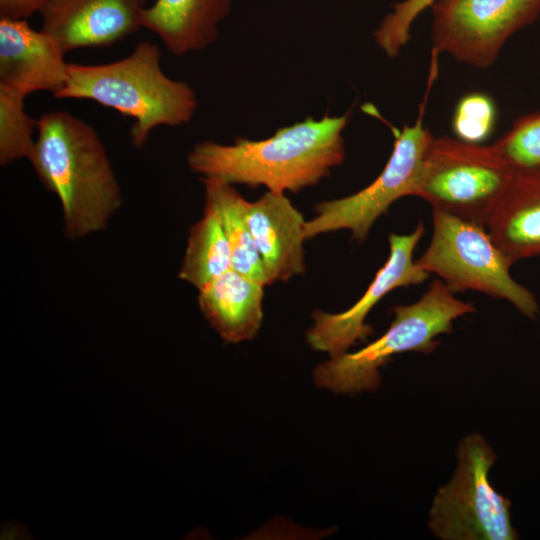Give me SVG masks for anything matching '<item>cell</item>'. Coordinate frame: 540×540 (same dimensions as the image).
<instances>
[{
  "mask_svg": "<svg viewBox=\"0 0 540 540\" xmlns=\"http://www.w3.org/2000/svg\"><path fill=\"white\" fill-rule=\"evenodd\" d=\"M350 112L326 115L278 129L263 140L236 138L232 145L203 141L189 152L190 169L202 178L276 193L316 185L345 158L342 132Z\"/></svg>",
  "mask_w": 540,
  "mask_h": 540,
  "instance_id": "obj_1",
  "label": "cell"
},
{
  "mask_svg": "<svg viewBox=\"0 0 540 540\" xmlns=\"http://www.w3.org/2000/svg\"><path fill=\"white\" fill-rule=\"evenodd\" d=\"M28 160L43 186L61 204L65 233L79 239L103 230L122 195L105 147L95 129L66 111L37 119Z\"/></svg>",
  "mask_w": 540,
  "mask_h": 540,
  "instance_id": "obj_2",
  "label": "cell"
},
{
  "mask_svg": "<svg viewBox=\"0 0 540 540\" xmlns=\"http://www.w3.org/2000/svg\"><path fill=\"white\" fill-rule=\"evenodd\" d=\"M158 45L143 41L130 55L98 65L69 63L56 99H87L134 119L131 144L142 148L158 126H179L197 109L193 89L169 78L160 65Z\"/></svg>",
  "mask_w": 540,
  "mask_h": 540,
  "instance_id": "obj_3",
  "label": "cell"
},
{
  "mask_svg": "<svg viewBox=\"0 0 540 540\" xmlns=\"http://www.w3.org/2000/svg\"><path fill=\"white\" fill-rule=\"evenodd\" d=\"M454 294L441 279H435L418 301L393 307L394 319L378 339L319 364L314 370L315 384L340 394L376 390L381 384L379 369L393 356L433 352L439 345L437 336L451 333L454 320L476 311Z\"/></svg>",
  "mask_w": 540,
  "mask_h": 540,
  "instance_id": "obj_4",
  "label": "cell"
},
{
  "mask_svg": "<svg viewBox=\"0 0 540 540\" xmlns=\"http://www.w3.org/2000/svg\"><path fill=\"white\" fill-rule=\"evenodd\" d=\"M515 172L492 145L433 137L413 196L426 200L434 209L485 226Z\"/></svg>",
  "mask_w": 540,
  "mask_h": 540,
  "instance_id": "obj_5",
  "label": "cell"
},
{
  "mask_svg": "<svg viewBox=\"0 0 540 540\" xmlns=\"http://www.w3.org/2000/svg\"><path fill=\"white\" fill-rule=\"evenodd\" d=\"M433 233L416 263L455 292L473 290L504 299L529 319L539 315L535 295L513 279L509 259L482 224L432 208Z\"/></svg>",
  "mask_w": 540,
  "mask_h": 540,
  "instance_id": "obj_6",
  "label": "cell"
},
{
  "mask_svg": "<svg viewBox=\"0 0 540 540\" xmlns=\"http://www.w3.org/2000/svg\"><path fill=\"white\" fill-rule=\"evenodd\" d=\"M451 479L436 492L428 527L441 540H515L511 501L491 484L497 456L479 433L465 436L456 448Z\"/></svg>",
  "mask_w": 540,
  "mask_h": 540,
  "instance_id": "obj_7",
  "label": "cell"
},
{
  "mask_svg": "<svg viewBox=\"0 0 540 540\" xmlns=\"http://www.w3.org/2000/svg\"><path fill=\"white\" fill-rule=\"evenodd\" d=\"M427 94L413 125H404L401 130L392 128L394 147L378 177L350 196L318 203L315 217L306 222L307 239L346 229L354 239L362 241L395 201L413 196L425 151L433 138L423 122Z\"/></svg>",
  "mask_w": 540,
  "mask_h": 540,
  "instance_id": "obj_8",
  "label": "cell"
},
{
  "mask_svg": "<svg viewBox=\"0 0 540 540\" xmlns=\"http://www.w3.org/2000/svg\"><path fill=\"white\" fill-rule=\"evenodd\" d=\"M432 11V56L489 68L506 41L540 15V0H436Z\"/></svg>",
  "mask_w": 540,
  "mask_h": 540,
  "instance_id": "obj_9",
  "label": "cell"
},
{
  "mask_svg": "<svg viewBox=\"0 0 540 540\" xmlns=\"http://www.w3.org/2000/svg\"><path fill=\"white\" fill-rule=\"evenodd\" d=\"M424 230L423 224L419 223L410 234L389 235L390 252L386 262L364 294L349 309L340 313L313 312L314 323L306 335L313 349L334 357L348 351L357 342L366 341L373 333L372 327L365 322L373 307L392 290L417 285L428 278L429 273L413 260L414 249Z\"/></svg>",
  "mask_w": 540,
  "mask_h": 540,
  "instance_id": "obj_10",
  "label": "cell"
},
{
  "mask_svg": "<svg viewBox=\"0 0 540 540\" xmlns=\"http://www.w3.org/2000/svg\"><path fill=\"white\" fill-rule=\"evenodd\" d=\"M146 0H45L41 29L67 53L107 47L141 28Z\"/></svg>",
  "mask_w": 540,
  "mask_h": 540,
  "instance_id": "obj_11",
  "label": "cell"
},
{
  "mask_svg": "<svg viewBox=\"0 0 540 540\" xmlns=\"http://www.w3.org/2000/svg\"><path fill=\"white\" fill-rule=\"evenodd\" d=\"M66 52L50 34L35 30L25 19L0 18V85L25 96L65 85Z\"/></svg>",
  "mask_w": 540,
  "mask_h": 540,
  "instance_id": "obj_12",
  "label": "cell"
},
{
  "mask_svg": "<svg viewBox=\"0 0 540 540\" xmlns=\"http://www.w3.org/2000/svg\"><path fill=\"white\" fill-rule=\"evenodd\" d=\"M244 215L268 285L304 273L307 221L284 193L267 191L247 201Z\"/></svg>",
  "mask_w": 540,
  "mask_h": 540,
  "instance_id": "obj_13",
  "label": "cell"
},
{
  "mask_svg": "<svg viewBox=\"0 0 540 540\" xmlns=\"http://www.w3.org/2000/svg\"><path fill=\"white\" fill-rule=\"evenodd\" d=\"M485 227L512 264L540 256V169L515 172Z\"/></svg>",
  "mask_w": 540,
  "mask_h": 540,
  "instance_id": "obj_14",
  "label": "cell"
},
{
  "mask_svg": "<svg viewBox=\"0 0 540 540\" xmlns=\"http://www.w3.org/2000/svg\"><path fill=\"white\" fill-rule=\"evenodd\" d=\"M232 0H155L141 14V27L155 33L170 53L181 56L216 41L218 24Z\"/></svg>",
  "mask_w": 540,
  "mask_h": 540,
  "instance_id": "obj_15",
  "label": "cell"
},
{
  "mask_svg": "<svg viewBox=\"0 0 540 540\" xmlns=\"http://www.w3.org/2000/svg\"><path fill=\"white\" fill-rule=\"evenodd\" d=\"M264 287L231 268L198 290V304L226 343H239L255 337L261 327Z\"/></svg>",
  "mask_w": 540,
  "mask_h": 540,
  "instance_id": "obj_16",
  "label": "cell"
},
{
  "mask_svg": "<svg viewBox=\"0 0 540 540\" xmlns=\"http://www.w3.org/2000/svg\"><path fill=\"white\" fill-rule=\"evenodd\" d=\"M205 205L218 217L231 249L232 269L268 285L262 263L245 220V200L232 184L202 178Z\"/></svg>",
  "mask_w": 540,
  "mask_h": 540,
  "instance_id": "obj_17",
  "label": "cell"
},
{
  "mask_svg": "<svg viewBox=\"0 0 540 540\" xmlns=\"http://www.w3.org/2000/svg\"><path fill=\"white\" fill-rule=\"evenodd\" d=\"M232 268L231 249L215 212L204 206L192 225L179 278L200 290Z\"/></svg>",
  "mask_w": 540,
  "mask_h": 540,
  "instance_id": "obj_18",
  "label": "cell"
},
{
  "mask_svg": "<svg viewBox=\"0 0 540 540\" xmlns=\"http://www.w3.org/2000/svg\"><path fill=\"white\" fill-rule=\"evenodd\" d=\"M25 95L0 85V164L30 156L35 144L33 132L37 119L24 108Z\"/></svg>",
  "mask_w": 540,
  "mask_h": 540,
  "instance_id": "obj_19",
  "label": "cell"
},
{
  "mask_svg": "<svg viewBox=\"0 0 540 540\" xmlns=\"http://www.w3.org/2000/svg\"><path fill=\"white\" fill-rule=\"evenodd\" d=\"M492 146L515 171L540 169V110L519 117Z\"/></svg>",
  "mask_w": 540,
  "mask_h": 540,
  "instance_id": "obj_20",
  "label": "cell"
},
{
  "mask_svg": "<svg viewBox=\"0 0 540 540\" xmlns=\"http://www.w3.org/2000/svg\"><path fill=\"white\" fill-rule=\"evenodd\" d=\"M496 118L497 111L492 98L482 92H472L457 102L452 129L457 139L479 144L491 135Z\"/></svg>",
  "mask_w": 540,
  "mask_h": 540,
  "instance_id": "obj_21",
  "label": "cell"
},
{
  "mask_svg": "<svg viewBox=\"0 0 540 540\" xmlns=\"http://www.w3.org/2000/svg\"><path fill=\"white\" fill-rule=\"evenodd\" d=\"M436 0H404L393 5L374 32L378 46L393 58L397 56L411 37V27L417 17L430 8Z\"/></svg>",
  "mask_w": 540,
  "mask_h": 540,
  "instance_id": "obj_22",
  "label": "cell"
},
{
  "mask_svg": "<svg viewBox=\"0 0 540 540\" xmlns=\"http://www.w3.org/2000/svg\"><path fill=\"white\" fill-rule=\"evenodd\" d=\"M45 0H0V18L25 19L39 12Z\"/></svg>",
  "mask_w": 540,
  "mask_h": 540,
  "instance_id": "obj_23",
  "label": "cell"
}]
</instances>
